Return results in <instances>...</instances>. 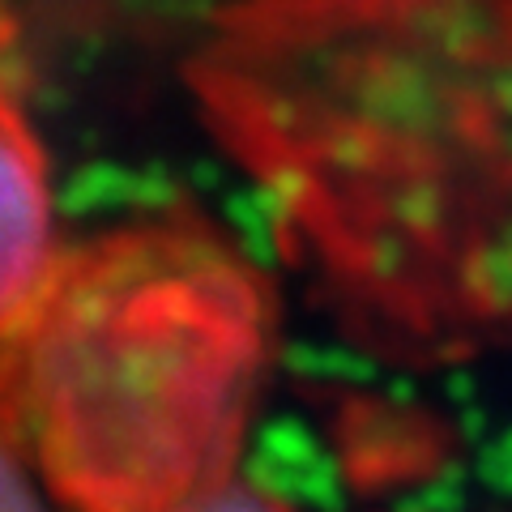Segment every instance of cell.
I'll use <instances>...</instances> for the list:
<instances>
[{
  "mask_svg": "<svg viewBox=\"0 0 512 512\" xmlns=\"http://www.w3.org/2000/svg\"><path fill=\"white\" fill-rule=\"evenodd\" d=\"M60 256L52 167L13 73L9 26L0 22V376H9Z\"/></svg>",
  "mask_w": 512,
  "mask_h": 512,
  "instance_id": "obj_3",
  "label": "cell"
},
{
  "mask_svg": "<svg viewBox=\"0 0 512 512\" xmlns=\"http://www.w3.org/2000/svg\"><path fill=\"white\" fill-rule=\"evenodd\" d=\"M175 512H295V508L286 504L278 491H269L261 483H248V478L235 474L231 483L197 495V500H188L184 508H175Z\"/></svg>",
  "mask_w": 512,
  "mask_h": 512,
  "instance_id": "obj_5",
  "label": "cell"
},
{
  "mask_svg": "<svg viewBox=\"0 0 512 512\" xmlns=\"http://www.w3.org/2000/svg\"><path fill=\"white\" fill-rule=\"evenodd\" d=\"M0 512H64L30 457L9 376H0Z\"/></svg>",
  "mask_w": 512,
  "mask_h": 512,
  "instance_id": "obj_4",
  "label": "cell"
},
{
  "mask_svg": "<svg viewBox=\"0 0 512 512\" xmlns=\"http://www.w3.org/2000/svg\"><path fill=\"white\" fill-rule=\"evenodd\" d=\"M274 346L265 269L192 205L64 244L9 367L47 491L64 512H175L231 483Z\"/></svg>",
  "mask_w": 512,
  "mask_h": 512,
  "instance_id": "obj_2",
  "label": "cell"
},
{
  "mask_svg": "<svg viewBox=\"0 0 512 512\" xmlns=\"http://www.w3.org/2000/svg\"><path fill=\"white\" fill-rule=\"evenodd\" d=\"M188 86L363 346L512 342V0H231Z\"/></svg>",
  "mask_w": 512,
  "mask_h": 512,
  "instance_id": "obj_1",
  "label": "cell"
}]
</instances>
